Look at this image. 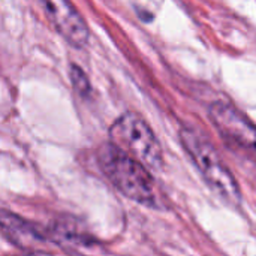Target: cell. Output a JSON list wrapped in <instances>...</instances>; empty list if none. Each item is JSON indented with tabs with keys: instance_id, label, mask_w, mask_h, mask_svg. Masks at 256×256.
<instances>
[{
	"instance_id": "obj_2",
	"label": "cell",
	"mask_w": 256,
	"mask_h": 256,
	"mask_svg": "<svg viewBox=\"0 0 256 256\" xmlns=\"http://www.w3.org/2000/svg\"><path fill=\"white\" fill-rule=\"evenodd\" d=\"M180 141L213 192H216L230 206L238 207L242 204V192L238 183L228 166L224 164L214 146L195 129L189 128L180 130Z\"/></svg>"
},
{
	"instance_id": "obj_3",
	"label": "cell",
	"mask_w": 256,
	"mask_h": 256,
	"mask_svg": "<svg viewBox=\"0 0 256 256\" xmlns=\"http://www.w3.org/2000/svg\"><path fill=\"white\" fill-rule=\"evenodd\" d=\"M110 132L114 144L148 170L159 171L164 166L160 144L152 128L138 114L124 112L114 122Z\"/></svg>"
},
{
	"instance_id": "obj_6",
	"label": "cell",
	"mask_w": 256,
	"mask_h": 256,
	"mask_svg": "<svg viewBox=\"0 0 256 256\" xmlns=\"http://www.w3.org/2000/svg\"><path fill=\"white\" fill-rule=\"evenodd\" d=\"M0 230L20 249L26 252H48V237L38 226L22 218L0 208Z\"/></svg>"
},
{
	"instance_id": "obj_5",
	"label": "cell",
	"mask_w": 256,
	"mask_h": 256,
	"mask_svg": "<svg viewBox=\"0 0 256 256\" xmlns=\"http://www.w3.org/2000/svg\"><path fill=\"white\" fill-rule=\"evenodd\" d=\"M54 28L75 48L88 44V27L70 0H40Z\"/></svg>"
},
{
	"instance_id": "obj_1",
	"label": "cell",
	"mask_w": 256,
	"mask_h": 256,
	"mask_svg": "<svg viewBox=\"0 0 256 256\" xmlns=\"http://www.w3.org/2000/svg\"><path fill=\"white\" fill-rule=\"evenodd\" d=\"M98 160L104 174L124 196L146 207H160L154 178L140 160L114 142L99 147Z\"/></svg>"
},
{
	"instance_id": "obj_4",
	"label": "cell",
	"mask_w": 256,
	"mask_h": 256,
	"mask_svg": "<svg viewBox=\"0 0 256 256\" xmlns=\"http://www.w3.org/2000/svg\"><path fill=\"white\" fill-rule=\"evenodd\" d=\"M208 116L224 141L231 148L254 158L255 129L238 110L225 102H214L210 106Z\"/></svg>"
},
{
	"instance_id": "obj_7",
	"label": "cell",
	"mask_w": 256,
	"mask_h": 256,
	"mask_svg": "<svg viewBox=\"0 0 256 256\" xmlns=\"http://www.w3.org/2000/svg\"><path fill=\"white\" fill-rule=\"evenodd\" d=\"M70 81L74 84L75 92L80 96L87 98L90 94V81H88L87 75L84 74V70L76 64L70 66Z\"/></svg>"
}]
</instances>
